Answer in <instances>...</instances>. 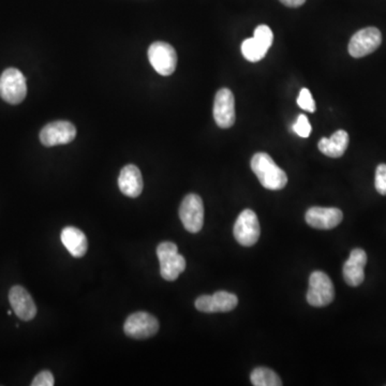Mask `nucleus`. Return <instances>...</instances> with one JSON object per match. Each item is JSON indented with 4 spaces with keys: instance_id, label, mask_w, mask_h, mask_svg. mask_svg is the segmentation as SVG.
<instances>
[{
    "instance_id": "8",
    "label": "nucleus",
    "mask_w": 386,
    "mask_h": 386,
    "mask_svg": "<svg viewBox=\"0 0 386 386\" xmlns=\"http://www.w3.org/2000/svg\"><path fill=\"white\" fill-rule=\"evenodd\" d=\"M124 334L134 339L152 337L159 330V322L148 312H136L128 316L124 325Z\"/></svg>"
},
{
    "instance_id": "13",
    "label": "nucleus",
    "mask_w": 386,
    "mask_h": 386,
    "mask_svg": "<svg viewBox=\"0 0 386 386\" xmlns=\"http://www.w3.org/2000/svg\"><path fill=\"white\" fill-rule=\"evenodd\" d=\"M306 223L310 227L319 230H330L337 227L342 219L344 214L340 209L334 207H312L307 211Z\"/></svg>"
},
{
    "instance_id": "16",
    "label": "nucleus",
    "mask_w": 386,
    "mask_h": 386,
    "mask_svg": "<svg viewBox=\"0 0 386 386\" xmlns=\"http://www.w3.org/2000/svg\"><path fill=\"white\" fill-rule=\"evenodd\" d=\"M118 187L129 198H138L142 193L143 177L138 166L128 164L122 168L118 176Z\"/></svg>"
},
{
    "instance_id": "10",
    "label": "nucleus",
    "mask_w": 386,
    "mask_h": 386,
    "mask_svg": "<svg viewBox=\"0 0 386 386\" xmlns=\"http://www.w3.org/2000/svg\"><path fill=\"white\" fill-rule=\"evenodd\" d=\"M77 136L74 124L66 120L49 122L41 130L40 142L47 147L71 143Z\"/></svg>"
},
{
    "instance_id": "11",
    "label": "nucleus",
    "mask_w": 386,
    "mask_h": 386,
    "mask_svg": "<svg viewBox=\"0 0 386 386\" xmlns=\"http://www.w3.org/2000/svg\"><path fill=\"white\" fill-rule=\"evenodd\" d=\"M214 118L218 127L231 128L235 122V99L229 88H221L214 101Z\"/></svg>"
},
{
    "instance_id": "17",
    "label": "nucleus",
    "mask_w": 386,
    "mask_h": 386,
    "mask_svg": "<svg viewBox=\"0 0 386 386\" xmlns=\"http://www.w3.org/2000/svg\"><path fill=\"white\" fill-rule=\"evenodd\" d=\"M61 241L63 246L74 257H84L88 248L86 235L81 230L74 227H67L61 232Z\"/></svg>"
},
{
    "instance_id": "26",
    "label": "nucleus",
    "mask_w": 386,
    "mask_h": 386,
    "mask_svg": "<svg viewBox=\"0 0 386 386\" xmlns=\"http://www.w3.org/2000/svg\"><path fill=\"white\" fill-rule=\"evenodd\" d=\"M280 3L289 8H298L306 3V0H280Z\"/></svg>"
},
{
    "instance_id": "12",
    "label": "nucleus",
    "mask_w": 386,
    "mask_h": 386,
    "mask_svg": "<svg viewBox=\"0 0 386 386\" xmlns=\"http://www.w3.org/2000/svg\"><path fill=\"white\" fill-rule=\"evenodd\" d=\"M239 298L236 295L225 291H218L214 295H202L195 300V308L205 314L229 312L236 308Z\"/></svg>"
},
{
    "instance_id": "18",
    "label": "nucleus",
    "mask_w": 386,
    "mask_h": 386,
    "mask_svg": "<svg viewBox=\"0 0 386 386\" xmlns=\"http://www.w3.org/2000/svg\"><path fill=\"white\" fill-rule=\"evenodd\" d=\"M349 145V134L344 130H338L330 138H322L318 147L322 154L330 158H340L344 156Z\"/></svg>"
},
{
    "instance_id": "20",
    "label": "nucleus",
    "mask_w": 386,
    "mask_h": 386,
    "mask_svg": "<svg viewBox=\"0 0 386 386\" xmlns=\"http://www.w3.org/2000/svg\"><path fill=\"white\" fill-rule=\"evenodd\" d=\"M267 51L268 49L257 42L253 37L246 39L241 45V53H243V57L251 63H257L264 58Z\"/></svg>"
},
{
    "instance_id": "3",
    "label": "nucleus",
    "mask_w": 386,
    "mask_h": 386,
    "mask_svg": "<svg viewBox=\"0 0 386 386\" xmlns=\"http://www.w3.org/2000/svg\"><path fill=\"white\" fill-rule=\"evenodd\" d=\"M27 95L26 79L21 71L9 68L0 77V97L9 104H19Z\"/></svg>"
},
{
    "instance_id": "4",
    "label": "nucleus",
    "mask_w": 386,
    "mask_h": 386,
    "mask_svg": "<svg viewBox=\"0 0 386 386\" xmlns=\"http://www.w3.org/2000/svg\"><path fill=\"white\" fill-rule=\"evenodd\" d=\"M335 288L332 280L325 273H312L309 278L307 302L314 307H325L334 300Z\"/></svg>"
},
{
    "instance_id": "14",
    "label": "nucleus",
    "mask_w": 386,
    "mask_h": 386,
    "mask_svg": "<svg viewBox=\"0 0 386 386\" xmlns=\"http://www.w3.org/2000/svg\"><path fill=\"white\" fill-rule=\"evenodd\" d=\"M9 302L15 314L21 320L31 321L37 314V307L29 291L21 286H15L10 290Z\"/></svg>"
},
{
    "instance_id": "25",
    "label": "nucleus",
    "mask_w": 386,
    "mask_h": 386,
    "mask_svg": "<svg viewBox=\"0 0 386 386\" xmlns=\"http://www.w3.org/2000/svg\"><path fill=\"white\" fill-rule=\"evenodd\" d=\"M54 385V377L51 375V371H41L35 376L33 381L31 382V386H53Z\"/></svg>"
},
{
    "instance_id": "22",
    "label": "nucleus",
    "mask_w": 386,
    "mask_h": 386,
    "mask_svg": "<svg viewBox=\"0 0 386 386\" xmlns=\"http://www.w3.org/2000/svg\"><path fill=\"white\" fill-rule=\"evenodd\" d=\"M293 131L298 134L300 138H309L312 134V124L309 122L308 118L306 115L300 114L295 124L292 127Z\"/></svg>"
},
{
    "instance_id": "21",
    "label": "nucleus",
    "mask_w": 386,
    "mask_h": 386,
    "mask_svg": "<svg viewBox=\"0 0 386 386\" xmlns=\"http://www.w3.org/2000/svg\"><path fill=\"white\" fill-rule=\"evenodd\" d=\"M253 38L257 42L260 43L267 49L272 47L273 41H274V35H273L272 29H269L267 25L257 26L255 29Z\"/></svg>"
},
{
    "instance_id": "19",
    "label": "nucleus",
    "mask_w": 386,
    "mask_h": 386,
    "mask_svg": "<svg viewBox=\"0 0 386 386\" xmlns=\"http://www.w3.org/2000/svg\"><path fill=\"white\" fill-rule=\"evenodd\" d=\"M251 383L255 386H281L280 378L276 372L265 367H257L251 372Z\"/></svg>"
},
{
    "instance_id": "15",
    "label": "nucleus",
    "mask_w": 386,
    "mask_h": 386,
    "mask_svg": "<svg viewBox=\"0 0 386 386\" xmlns=\"http://www.w3.org/2000/svg\"><path fill=\"white\" fill-rule=\"evenodd\" d=\"M366 263L367 255L363 249L356 248L351 251L350 257L344 265V278L350 287H358L365 279Z\"/></svg>"
},
{
    "instance_id": "6",
    "label": "nucleus",
    "mask_w": 386,
    "mask_h": 386,
    "mask_svg": "<svg viewBox=\"0 0 386 386\" xmlns=\"http://www.w3.org/2000/svg\"><path fill=\"white\" fill-rule=\"evenodd\" d=\"M179 218L190 233H199L204 225V205L201 197L195 193L186 195L179 207Z\"/></svg>"
},
{
    "instance_id": "9",
    "label": "nucleus",
    "mask_w": 386,
    "mask_h": 386,
    "mask_svg": "<svg viewBox=\"0 0 386 386\" xmlns=\"http://www.w3.org/2000/svg\"><path fill=\"white\" fill-rule=\"evenodd\" d=\"M381 42V31L376 27H367L354 33L348 49L352 57L360 58L371 54L376 49H379Z\"/></svg>"
},
{
    "instance_id": "7",
    "label": "nucleus",
    "mask_w": 386,
    "mask_h": 386,
    "mask_svg": "<svg viewBox=\"0 0 386 386\" xmlns=\"http://www.w3.org/2000/svg\"><path fill=\"white\" fill-rule=\"evenodd\" d=\"M235 239L241 246L251 247L260 239V223L257 214L251 209H245L236 219L234 225Z\"/></svg>"
},
{
    "instance_id": "23",
    "label": "nucleus",
    "mask_w": 386,
    "mask_h": 386,
    "mask_svg": "<svg viewBox=\"0 0 386 386\" xmlns=\"http://www.w3.org/2000/svg\"><path fill=\"white\" fill-rule=\"evenodd\" d=\"M298 104L302 110L309 113L316 112V102L312 98V93L307 88H303L298 95Z\"/></svg>"
},
{
    "instance_id": "1",
    "label": "nucleus",
    "mask_w": 386,
    "mask_h": 386,
    "mask_svg": "<svg viewBox=\"0 0 386 386\" xmlns=\"http://www.w3.org/2000/svg\"><path fill=\"white\" fill-rule=\"evenodd\" d=\"M251 170L268 190H281L288 184L286 172L280 169L266 152H257L251 159Z\"/></svg>"
},
{
    "instance_id": "5",
    "label": "nucleus",
    "mask_w": 386,
    "mask_h": 386,
    "mask_svg": "<svg viewBox=\"0 0 386 386\" xmlns=\"http://www.w3.org/2000/svg\"><path fill=\"white\" fill-rule=\"evenodd\" d=\"M148 59L152 68L159 74H173L177 66V53L171 45L162 41L154 42L148 49Z\"/></svg>"
},
{
    "instance_id": "24",
    "label": "nucleus",
    "mask_w": 386,
    "mask_h": 386,
    "mask_svg": "<svg viewBox=\"0 0 386 386\" xmlns=\"http://www.w3.org/2000/svg\"><path fill=\"white\" fill-rule=\"evenodd\" d=\"M375 186L380 195H386V164H379L376 171Z\"/></svg>"
},
{
    "instance_id": "2",
    "label": "nucleus",
    "mask_w": 386,
    "mask_h": 386,
    "mask_svg": "<svg viewBox=\"0 0 386 386\" xmlns=\"http://www.w3.org/2000/svg\"><path fill=\"white\" fill-rule=\"evenodd\" d=\"M158 259L160 262V274L166 281H174L185 271L186 260L178 253L175 243L164 241L157 248Z\"/></svg>"
}]
</instances>
